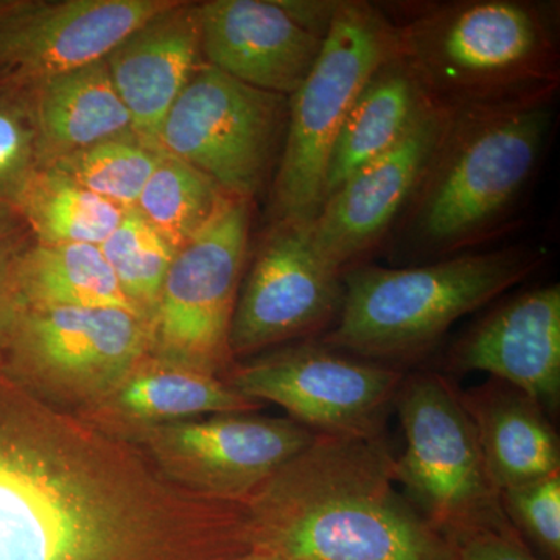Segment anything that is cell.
Returning <instances> with one entry per match:
<instances>
[{"mask_svg": "<svg viewBox=\"0 0 560 560\" xmlns=\"http://www.w3.org/2000/svg\"><path fill=\"white\" fill-rule=\"evenodd\" d=\"M253 548L246 503L173 485L0 360V560H235Z\"/></svg>", "mask_w": 560, "mask_h": 560, "instance_id": "1", "label": "cell"}, {"mask_svg": "<svg viewBox=\"0 0 560 560\" xmlns=\"http://www.w3.org/2000/svg\"><path fill=\"white\" fill-rule=\"evenodd\" d=\"M459 396L499 492L560 471L558 433L537 401L495 378Z\"/></svg>", "mask_w": 560, "mask_h": 560, "instance_id": "20", "label": "cell"}, {"mask_svg": "<svg viewBox=\"0 0 560 560\" xmlns=\"http://www.w3.org/2000/svg\"><path fill=\"white\" fill-rule=\"evenodd\" d=\"M290 97L257 90L202 62L168 110L160 150L253 202L272 183L289 128Z\"/></svg>", "mask_w": 560, "mask_h": 560, "instance_id": "9", "label": "cell"}, {"mask_svg": "<svg viewBox=\"0 0 560 560\" xmlns=\"http://www.w3.org/2000/svg\"><path fill=\"white\" fill-rule=\"evenodd\" d=\"M173 0H13L0 20V81L35 86L102 60Z\"/></svg>", "mask_w": 560, "mask_h": 560, "instance_id": "14", "label": "cell"}, {"mask_svg": "<svg viewBox=\"0 0 560 560\" xmlns=\"http://www.w3.org/2000/svg\"><path fill=\"white\" fill-rule=\"evenodd\" d=\"M342 294V272L316 248L312 221H276L242 280L232 359L319 334L340 315Z\"/></svg>", "mask_w": 560, "mask_h": 560, "instance_id": "13", "label": "cell"}, {"mask_svg": "<svg viewBox=\"0 0 560 560\" xmlns=\"http://www.w3.org/2000/svg\"><path fill=\"white\" fill-rule=\"evenodd\" d=\"M228 198L215 180L162 151L135 209L176 253L213 219Z\"/></svg>", "mask_w": 560, "mask_h": 560, "instance_id": "25", "label": "cell"}, {"mask_svg": "<svg viewBox=\"0 0 560 560\" xmlns=\"http://www.w3.org/2000/svg\"><path fill=\"white\" fill-rule=\"evenodd\" d=\"M31 88L44 167L103 140L135 132L105 58Z\"/></svg>", "mask_w": 560, "mask_h": 560, "instance_id": "22", "label": "cell"}, {"mask_svg": "<svg viewBox=\"0 0 560 560\" xmlns=\"http://www.w3.org/2000/svg\"><path fill=\"white\" fill-rule=\"evenodd\" d=\"M383 438L315 433L246 501L254 548L290 560H452Z\"/></svg>", "mask_w": 560, "mask_h": 560, "instance_id": "2", "label": "cell"}, {"mask_svg": "<svg viewBox=\"0 0 560 560\" xmlns=\"http://www.w3.org/2000/svg\"><path fill=\"white\" fill-rule=\"evenodd\" d=\"M250 205L228 198L176 250L150 320L153 359L219 377L234 366L230 330L248 257Z\"/></svg>", "mask_w": 560, "mask_h": 560, "instance_id": "10", "label": "cell"}, {"mask_svg": "<svg viewBox=\"0 0 560 560\" xmlns=\"http://www.w3.org/2000/svg\"><path fill=\"white\" fill-rule=\"evenodd\" d=\"M162 151L135 135L117 136L55 161L49 167L124 210L135 209Z\"/></svg>", "mask_w": 560, "mask_h": 560, "instance_id": "26", "label": "cell"}, {"mask_svg": "<svg viewBox=\"0 0 560 560\" xmlns=\"http://www.w3.org/2000/svg\"><path fill=\"white\" fill-rule=\"evenodd\" d=\"M555 97L447 109L418 189L394 230L418 256H456L492 237L536 178Z\"/></svg>", "mask_w": 560, "mask_h": 560, "instance_id": "3", "label": "cell"}, {"mask_svg": "<svg viewBox=\"0 0 560 560\" xmlns=\"http://www.w3.org/2000/svg\"><path fill=\"white\" fill-rule=\"evenodd\" d=\"M397 54L442 109L556 97L558 7L533 0H452L410 7Z\"/></svg>", "mask_w": 560, "mask_h": 560, "instance_id": "4", "label": "cell"}, {"mask_svg": "<svg viewBox=\"0 0 560 560\" xmlns=\"http://www.w3.org/2000/svg\"><path fill=\"white\" fill-rule=\"evenodd\" d=\"M396 54V25L383 7L337 2L318 60L290 97L285 143L271 183L272 223L315 219L342 121L372 73Z\"/></svg>", "mask_w": 560, "mask_h": 560, "instance_id": "6", "label": "cell"}, {"mask_svg": "<svg viewBox=\"0 0 560 560\" xmlns=\"http://www.w3.org/2000/svg\"><path fill=\"white\" fill-rule=\"evenodd\" d=\"M447 109L434 108L404 139L361 167L323 202L312 220L324 259L342 275L393 234L444 128Z\"/></svg>", "mask_w": 560, "mask_h": 560, "instance_id": "15", "label": "cell"}, {"mask_svg": "<svg viewBox=\"0 0 560 560\" xmlns=\"http://www.w3.org/2000/svg\"><path fill=\"white\" fill-rule=\"evenodd\" d=\"M452 560H539L511 522L442 534Z\"/></svg>", "mask_w": 560, "mask_h": 560, "instance_id": "30", "label": "cell"}, {"mask_svg": "<svg viewBox=\"0 0 560 560\" xmlns=\"http://www.w3.org/2000/svg\"><path fill=\"white\" fill-rule=\"evenodd\" d=\"M44 168L32 88L0 81V206L16 210L28 180Z\"/></svg>", "mask_w": 560, "mask_h": 560, "instance_id": "28", "label": "cell"}, {"mask_svg": "<svg viewBox=\"0 0 560 560\" xmlns=\"http://www.w3.org/2000/svg\"><path fill=\"white\" fill-rule=\"evenodd\" d=\"M501 508L523 539L560 560V471L500 492Z\"/></svg>", "mask_w": 560, "mask_h": 560, "instance_id": "29", "label": "cell"}, {"mask_svg": "<svg viewBox=\"0 0 560 560\" xmlns=\"http://www.w3.org/2000/svg\"><path fill=\"white\" fill-rule=\"evenodd\" d=\"M101 249L125 296L151 320L175 249L136 209L125 212Z\"/></svg>", "mask_w": 560, "mask_h": 560, "instance_id": "27", "label": "cell"}, {"mask_svg": "<svg viewBox=\"0 0 560 560\" xmlns=\"http://www.w3.org/2000/svg\"><path fill=\"white\" fill-rule=\"evenodd\" d=\"M221 378L249 399L279 405L313 433L382 438L405 374L304 342L234 364Z\"/></svg>", "mask_w": 560, "mask_h": 560, "instance_id": "11", "label": "cell"}, {"mask_svg": "<svg viewBox=\"0 0 560 560\" xmlns=\"http://www.w3.org/2000/svg\"><path fill=\"white\" fill-rule=\"evenodd\" d=\"M33 243L20 213L0 206V331L20 308L18 276L22 257Z\"/></svg>", "mask_w": 560, "mask_h": 560, "instance_id": "31", "label": "cell"}, {"mask_svg": "<svg viewBox=\"0 0 560 560\" xmlns=\"http://www.w3.org/2000/svg\"><path fill=\"white\" fill-rule=\"evenodd\" d=\"M110 80L131 117L132 131L160 150L168 110L201 66L198 5L173 0L105 57Z\"/></svg>", "mask_w": 560, "mask_h": 560, "instance_id": "18", "label": "cell"}, {"mask_svg": "<svg viewBox=\"0 0 560 560\" xmlns=\"http://www.w3.org/2000/svg\"><path fill=\"white\" fill-rule=\"evenodd\" d=\"M18 291L20 307H113L142 315L125 296L101 246L86 243H33L22 257Z\"/></svg>", "mask_w": 560, "mask_h": 560, "instance_id": "23", "label": "cell"}, {"mask_svg": "<svg viewBox=\"0 0 560 560\" xmlns=\"http://www.w3.org/2000/svg\"><path fill=\"white\" fill-rule=\"evenodd\" d=\"M547 259L537 246H508L405 268L357 265L342 275L340 315L320 340L371 361L418 359L456 320L528 279Z\"/></svg>", "mask_w": 560, "mask_h": 560, "instance_id": "5", "label": "cell"}, {"mask_svg": "<svg viewBox=\"0 0 560 560\" xmlns=\"http://www.w3.org/2000/svg\"><path fill=\"white\" fill-rule=\"evenodd\" d=\"M16 212L39 245L101 246L125 212L51 167L40 168L25 186Z\"/></svg>", "mask_w": 560, "mask_h": 560, "instance_id": "24", "label": "cell"}, {"mask_svg": "<svg viewBox=\"0 0 560 560\" xmlns=\"http://www.w3.org/2000/svg\"><path fill=\"white\" fill-rule=\"evenodd\" d=\"M150 320L113 307H20L0 331V360L50 404L79 411L149 353Z\"/></svg>", "mask_w": 560, "mask_h": 560, "instance_id": "8", "label": "cell"}, {"mask_svg": "<svg viewBox=\"0 0 560 560\" xmlns=\"http://www.w3.org/2000/svg\"><path fill=\"white\" fill-rule=\"evenodd\" d=\"M394 405L405 436L396 481L420 515L441 536L510 522L456 386L438 372H419L404 378Z\"/></svg>", "mask_w": 560, "mask_h": 560, "instance_id": "7", "label": "cell"}, {"mask_svg": "<svg viewBox=\"0 0 560 560\" xmlns=\"http://www.w3.org/2000/svg\"><path fill=\"white\" fill-rule=\"evenodd\" d=\"M261 407V401L237 393L219 375L165 363L147 353L113 389L75 415L128 442L151 427L208 415H245Z\"/></svg>", "mask_w": 560, "mask_h": 560, "instance_id": "19", "label": "cell"}, {"mask_svg": "<svg viewBox=\"0 0 560 560\" xmlns=\"http://www.w3.org/2000/svg\"><path fill=\"white\" fill-rule=\"evenodd\" d=\"M453 370L486 372L540 405L560 400V285L539 287L493 308L453 348Z\"/></svg>", "mask_w": 560, "mask_h": 560, "instance_id": "17", "label": "cell"}, {"mask_svg": "<svg viewBox=\"0 0 560 560\" xmlns=\"http://www.w3.org/2000/svg\"><path fill=\"white\" fill-rule=\"evenodd\" d=\"M434 108L440 106L399 54L383 62L364 84L335 138L324 175L323 202L353 173L396 147Z\"/></svg>", "mask_w": 560, "mask_h": 560, "instance_id": "21", "label": "cell"}, {"mask_svg": "<svg viewBox=\"0 0 560 560\" xmlns=\"http://www.w3.org/2000/svg\"><path fill=\"white\" fill-rule=\"evenodd\" d=\"M235 560H290L268 550H261V548H253V550L245 552L241 558Z\"/></svg>", "mask_w": 560, "mask_h": 560, "instance_id": "32", "label": "cell"}, {"mask_svg": "<svg viewBox=\"0 0 560 560\" xmlns=\"http://www.w3.org/2000/svg\"><path fill=\"white\" fill-rule=\"evenodd\" d=\"M315 438L293 419L213 415L140 431L130 444L179 488L246 503Z\"/></svg>", "mask_w": 560, "mask_h": 560, "instance_id": "12", "label": "cell"}, {"mask_svg": "<svg viewBox=\"0 0 560 560\" xmlns=\"http://www.w3.org/2000/svg\"><path fill=\"white\" fill-rule=\"evenodd\" d=\"M198 20L206 65L285 97L308 75L326 38L283 0H209L198 3Z\"/></svg>", "mask_w": 560, "mask_h": 560, "instance_id": "16", "label": "cell"}]
</instances>
